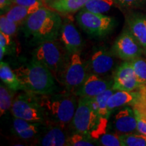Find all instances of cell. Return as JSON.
Listing matches in <instances>:
<instances>
[{"instance_id":"cell-20","label":"cell","mask_w":146,"mask_h":146,"mask_svg":"<svg viewBox=\"0 0 146 146\" xmlns=\"http://www.w3.org/2000/svg\"><path fill=\"white\" fill-rule=\"evenodd\" d=\"M88 0H51L47 1V6L58 13L72 14L83 9Z\"/></svg>"},{"instance_id":"cell-18","label":"cell","mask_w":146,"mask_h":146,"mask_svg":"<svg viewBox=\"0 0 146 146\" xmlns=\"http://www.w3.org/2000/svg\"><path fill=\"white\" fill-rule=\"evenodd\" d=\"M43 127V123L30 122L16 117H14L12 123L14 134L25 141H31L37 139Z\"/></svg>"},{"instance_id":"cell-24","label":"cell","mask_w":146,"mask_h":146,"mask_svg":"<svg viewBox=\"0 0 146 146\" xmlns=\"http://www.w3.org/2000/svg\"><path fill=\"white\" fill-rule=\"evenodd\" d=\"M14 92L8 87L3 85H0V114L1 116L4 115L11 110L14 101Z\"/></svg>"},{"instance_id":"cell-12","label":"cell","mask_w":146,"mask_h":146,"mask_svg":"<svg viewBox=\"0 0 146 146\" xmlns=\"http://www.w3.org/2000/svg\"><path fill=\"white\" fill-rule=\"evenodd\" d=\"M114 54L105 47L95 51L90 59L85 63L87 74L105 75L114 67Z\"/></svg>"},{"instance_id":"cell-14","label":"cell","mask_w":146,"mask_h":146,"mask_svg":"<svg viewBox=\"0 0 146 146\" xmlns=\"http://www.w3.org/2000/svg\"><path fill=\"white\" fill-rule=\"evenodd\" d=\"M145 85H142L139 89L135 91H115L109 98L108 107L110 112L120 107L135 106L141 100L145 94Z\"/></svg>"},{"instance_id":"cell-1","label":"cell","mask_w":146,"mask_h":146,"mask_svg":"<svg viewBox=\"0 0 146 146\" xmlns=\"http://www.w3.org/2000/svg\"><path fill=\"white\" fill-rule=\"evenodd\" d=\"M35 95L44 114L45 123L56 124L67 129L71 127L78 104L75 94L66 91L59 94Z\"/></svg>"},{"instance_id":"cell-13","label":"cell","mask_w":146,"mask_h":146,"mask_svg":"<svg viewBox=\"0 0 146 146\" xmlns=\"http://www.w3.org/2000/svg\"><path fill=\"white\" fill-rule=\"evenodd\" d=\"M59 37L69 54L81 52L83 47V39L74 24L68 20L63 22Z\"/></svg>"},{"instance_id":"cell-21","label":"cell","mask_w":146,"mask_h":146,"mask_svg":"<svg viewBox=\"0 0 146 146\" xmlns=\"http://www.w3.org/2000/svg\"><path fill=\"white\" fill-rule=\"evenodd\" d=\"M39 9V8H29V7L12 3L10 8L4 14L9 20L14 22L18 25H22L26 21L29 16L31 15L33 13H34Z\"/></svg>"},{"instance_id":"cell-9","label":"cell","mask_w":146,"mask_h":146,"mask_svg":"<svg viewBox=\"0 0 146 146\" xmlns=\"http://www.w3.org/2000/svg\"><path fill=\"white\" fill-rule=\"evenodd\" d=\"M111 52L114 56L125 61L141 57L143 51L129 29H126L118 36Z\"/></svg>"},{"instance_id":"cell-37","label":"cell","mask_w":146,"mask_h":146,"mask_svg":"<svg viewBox=\"0 0 146 146\" xmlns=\"http://www.w3.org/2000/svg\"></svg>"},{"instance_id":"cell-7","label":"cell","mask_w":146,"mask_h":146,"mask_svg":"<svg viewBox=\"0 0 146 146\" xmlns=\"http://www.w3.org/2000/svg\"><path fill=\"white\" fill-rule=\"evenodd\" d=\"M100 118L98 112L93 106L91 98L79 97L71 128L74 132L89 135L98 125Z\"/></svg>"},{"instance_id":"cell-8","label":"cell","mask_w":146,"mask_h":146,"mask_svg":"<svg viewBox=\"0 0 146 146\" xmlns=\"http://www.w3.org/2000/svg\"><path fill=\"white\" fill-rule=\"evenodd\" d=\"M85 63L82 61L79 53L71 54L58 80L65 87L66 90L75 94L87 78Z\"/></svg>"},{"instance_id":"cell-34","label":"cell","mask_w":146,"mask_h":146,"mask_svg":"<svg viewBox=\"0 0 146 146\" xmlns=\"http://www.w3.org/2000/svg\"><path fill=\"white\" fill-rule=\"evenodd\" d=\"M12 5V0H0V10L1 14H4L8 12Z\"/></svg>"},{"instance_id":"cell-19","label":"cell","mask_w":146,"mask_h":146,"mask_svg":"<svg viewBox=\"0 0 146 146\" xmlns=\"http://www.w3.org/2000/svg\"><path fill=\"white\" fill-rule=\"evenodd\" d=\"M127 28L146 54V15L135 13L127 18Z\"/></svg>"},{"instance_id":"cell-17","label":"cell","mask_w":146,"mask_h":146,"mask_svg":"<svg viewBox=\"0 0 146 146\" xmlns=\"http://www.w3.org/2000/svg\"><path fill=\"white\" fill-rule=\"evenodd\" d=\"M108 118H100L96 127L89 134L98 145L103 146H123L120 135L116 133L108 132Z\"/></svg>"},{"instance_id":"cell-11","label":"cell","mask_w":146,"mask_h":146,"mask_svg":"<svg viewBox=\"0 0 146 146\" xmlns=\"http://www.w3.org/2000/svg\"><path fill=\"white\" fill-rule=\"evenodd\" d=\"M141 85L137 80L130 62L125 61L116 68L113 76V89L131 91L139 89Z\"/></svg>"},{"instance_id":"cell-6","label":"cell","mask_w":146,"mask_h":146,"mask_svg":"<svg viewBox=\"0 0 146 146\" xmlns=\"http://www.w3.org/2000/svg\"><path fill=\"white\" fill-rule=\"evenodd\" d=\"M14 117L30 122L45 123V118L35 94L26 92L14 98L10 110Z\"/></svg>"},{"instance_id":"cell-15","label":"cell","mask_w":146,"mask_h":146,"mask_svg":"<svg viewBox=\"0 0 146 146\" xmlns=\"http://www.w3.org/2000/svg\"><path fill=\"white\" fill-rule=\"evenodd\" d=\"M112 85L113 81L102 78L98 74H90L87 75L75 94L78 97L94 98L104 92L107 89L112 88Z\"/></svg>"},{"instance_id":"cell-27","label":"cell","mask_w":146,"mask_h":146,"mask_svg":"<svg viewBox=\"0 0 146 146\" xmlns=\"http://www.w3.org/2000/svg\"><path fill=\"white\" fill-rule=\"evenodd\" d=\"M123 146H146V135L140 133L120 135Z\"/></svg>"},{"instance_id":"cell-5","label":"cell","mask_w":146,"mask_h":146,"mask_svg":"<svg viewBox=\"0 0 146 146\" xmlns=\"http://www.w3.org/2000/svg\"><path fill=\"white\" fill-rule=\"evenodd\" d=\"M76 20L84 31L94 37L106 36L112 31L116 26L114 18L83 9L76 14Z\"/></svg>"},{"instance_id":"cell-16","label":"cell","mask_w":146,"mask_h":146,"mask_svg":"<svg viewBox=\"0 0 146 146\" xmlns=\"http://www.w3.org/2000/svg\"><path fill=\"white\" fill-rule=\"evenodd\" d=\"M112 127L118 135L137 132V120L133 109L125 106L115 114Z\"/></svg>"},{"instance_id":"cell-25","label":"cell","mask_w":146,"mask_h":146,"mask_svg":"<svg viewBox=\"0 0 146 146\" xmlns=\"http://www.w3.org/2000/svg\"><path fill=\"white\" fill-rule=\"evenodd\" d=\"M114 3V0H88L83 10L94 13L104 14L110 10Z\"/></svg>"},{"instance_id":"cell-10","label":"cell","mask_w":146,"mask_h":146,"mask_svg":"<svg viewBox=\"0 0 146 146\" xmlns=\"http://www.w3.org/2000/svg\"><path fill=\"white\" fill-rule=\"evenodd\" d=\"M68 133V129L56 124L44 123L36 143L43 146H67L70 135Z\"/></svg>"},{"instance_id":"cell-28","label":"cell","mask_w":146,"mask_h":146,"mask_svg":"<svg viewBox=\"0 0 146 146\" xmlns=\"http://www.w3.org/2000/svg\"><path fill=\"white\" fill-rule=\"evenodd\" d=\"M97 145L90 135L74 132L70 134L68 146H94Z\"/></svg>"},{"instance_id":"cell-29","label":"cell","mask_w":146,"mask_h":146,"mask_svg":"<svg viewBox=\"0 0 146 146\" xmlns=\"http://www.w3.org/2000/svg\"><path fill=\"white\" fill-rule=\"evenodd\" d=\"M19 25L14 22L9 20L5 14H1L0 16V31L3 33L13 36L16 35Z\"/></svg>"},{"instance_id":"cell-23","label":"cell","mask_w":146,"mask_h":146,"mask_svg":"<svg viewBox=\"0 0 146 146\" xmlns=\"http://www.w3.org/2000/svg\"><path fill=\"white\" fill-rule=\"evenodd\" d=\"M0 78L5 86L11 90H22L21 83L14 71L11 69L8 64L3 61L0 62Z\"/></svg>"},{"instance_id":"cell-2","label":"cell","mask_w":146,"mask_h":146,"mask_svg":"<svg viewBox=\"0 0 146 146\" xmlns=\"http://www.w3.org/2000/svg\"><path fill=\"white\" fill-rule=\"evenodd\" d=\"M62 23L58 12L43 6L24 23V32L27 36H32L40 42L55 40L59 37Z\"/></svg>"},{"instance_id":"cell-22","label":"cell","mask_w":146,"mask_h":146,"mask_svg":"<svg viewBox=\"0 0 146 146\" xmlns=\"http://www.w3.org/2000/svg\"><path fill=\"white\" fill-rule=\"evenodd\" d=\"M116 90L112 88L107 89L104 92L94 98H91L93 106L98 112L100 118H108V119L111 113L109 112L108 107V101L109 98Z\"/></svg>"},{"instance_id":"cell-32","label":"cell","mask_w":146,"mask_h":146,"mask_svg":"<svg viewBox=\"0 0 146 146\" xmlns=\"http://www.w3.org/2000/svg\"><path fill=\"white\" fill-rule=\"evenodd\" d=\"M12 3L29 8H40L43 6V0H12Z\"/></svg>"},{"instance_id":"cell-4","label":"cell","mask_w":146,"mask_h":146,"mask_svg":"<svg viewBox=\"0 0 146 146\" xmlns=\"http://www.w3.org/2000/svg\"><path fill=\"white\" fill-rule=\"evenodd\" d=\"M70 54L57 39L40 43L33 53V58L45 66L58 79Z\"/></svg>"},{"instance_id":"cell-30","label":"cell","mask_w":146,"mask_h":146,"mask_svg":"<svg viewBox=\"0 0 146 146\" xmlns=\"http://www.w3.org/2000/svg\"><path fill=\"white\" fill-rule=\"evenodd\" d=\"M114 3L123 8H133L141 6L146 0H114Z\"/></svg>"},{"instance_id":"cell-35","label":"cell","mask_w":146,"mask_h":146,"mask_svg":"<svg viewBox=\"0 0 146 146\" xmlns=\"http://www.w3.org/2000/svg\"><path fill=\"white\" fill-rule=\"evenodd\" d=\"M51 1V0H46V1H46V2H47V1Z\"/></svg>"},{"instance_id":"cell-26","label":"cell","mask_w":146,"mask_h":146,"mask_svg":"<svg viewBox=\"0 0 146 146\" xmlns=\"http://www.w3.org/2000/svg\"><path fill=\"white\" fill-rule=\"evenodd\" d=\"M135 75L141 85H146V59L139 57L130 60Z\"/></svg>"},{"instance_id":"cell-3","label":"cell","mask_w":146,"mask_h":146,"mask_svg":"<svg viewBox=\"0 0 146 146\" xmlns=\"http://www.w3.org/2000/svg\"><path fill=\"white\" fill-rule=\"evenodd\" d=\"M22 90L33 94L53 93L56 89L54 76L45 66L35 59L14 70Z\"/></svg>"},{"instance_id":"cell-33","label":"cell","mask_w":146,"mask_h":146,"mask_svg":"<svg viewBox=\"0 0 146 146\" xmlns=\"http://www.w3.org/2000/svg\"><path fill=\"white\" fill-rule=\"evenodd\" d=\"M12 36L8 35L3 33L0 31V47H3L6 50L7 54L10 51V48L12 46Z\"/></svg>"},{"instance_id":"cell-36","label":"cell","mask_w":146,"mask_h":146,"mask_svg":"<svg viewBox=\"0 0 146 146\" xmlns=\"http://www.w3.org/2000/svg\"><path fill=\"white\" fill-rule=\"evenodd\" d=\"M43 1H46V0H43Z\"/></svg>"},{"instance_id":"cell-31","label":"cell","mask_w":146,"mask_h":146,"mask_svg":"<svg viewBox=\"0 0 146 146\" xmlns=\"http://www.w3.org/2000/svg\"><path fill=\"white\" fill-rule=\"evenodd\" d=\"M134 112L137 120V132L146 135V115L141 114L136 110H134Z\"/></svg>"}]
</instances>
